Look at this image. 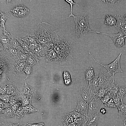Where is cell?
I'll return each mask as SVG.
<instances>
[{
  "label": "cell",
  "mask_w": 126,
  "mask_h": 126,
  "mask_svg": "<svg viewBox=\"0 0 126 126\" xmlns=\"http://www.w3.org/2000/svg\"><path fill=\"white\" fill-rule=\"evenodd\" d=\"M80 39L68 33L60 34L44 48L43 54L63 68L74 70L86 54Z\"/></svg>",
  "instance_id": "obj_1"
},
{
  "label": "cell",
  "mask_w": 126,
  "mask_h": 126,
  "mask_svg": "<svg viewBox=\"0 0 126 126\" xmlns=\"http://www.w3.org/2000/svg\"><path fill=\"white\" fill-rule=\"evenodd\" d=\"M110 67L108 60L97 56L87 48L85 56L75 69L85 82L84 94L90 95L108 88Z\"/></svg>",
  "instance_id": "obj_2"
},
{
  "label": "cell",
  "mask_w": 126,
  "mask_h": 126,
  "mask_svg": "<svg viewBox=\"0 0 126 126\" xmlns=\"http://www.w3.org/2000/svg\"><path fill=\"white\" fill-rule=\"evenodd\" d=\"M110 26L113 39V58H117L126 53V22L123 23L110 22Z\"/></svg>",
  "instance_id": "obj_3"
},
{
  "label": "cell",
  "mask_w": 126,
  "mask_h": 126,
  "mask_svg": "<svg viewBox=\"0 0 126 126\" xmlns=\"http://www.w3.org/2000/svg\"><path fill=\"white\" fill-rule=\"evenodd\" d=\"M18 21L23 24L29 26L38 25L44 19V15L34 7H24L16 15Z\"/></svg>",
  "instance_id": "obj_4"
},
{
  "label": "cell",
  "mask_w": 126,
  "mask_h": 126,
  "mask_svg": "<svg viewBox=\"0 0 126 126\" xmlns=\"http://www.w3.org/2000/svg\"><path fill=\"white\" fill-rule=\"evenodd\" d=\"M20 56L18 50L9 45L5 46L4 50L0 53V61L9 74L15 72L16 64Z\"/></svg>",
  "instance_id": "obj_5"
},
{
  "label": "cell",
  "mask_w": 126,
  "mask_h": 126,
  "mask_svg": "<svg viewBox=\"0 0 126 126\" xmlns=\"http://www.w3.org/2000/svg\"><path fill=\"white\" fill-rule=\"evenodd\" d=\"M16 22L11 17L2 18L0 17V40L4 41L3 44L4 46H9V42L7 40V34L10 30L13 28Z\"/></svg>",
  "instance_id": "obj_6"
},
{
  "label": "cell",
  "mask_w": 126,
  "mask_h": 126,
  "mask_svg": "<svg viewBox=\"0 0 126 126\" xmlns=\"http://www.w3.org/2000/svg\"><path fill=\"white\" fill-rule=\"evenodd\" d=\"M36 106L39 111L40 115L36 119L40 118L46 112L48 109V103L47 98L42 97L39 98L36 103Z\"/></svg>",
  "instance_id": "obj_7"
},
{
  "label": "cell",
  "mask_w": 126,
  "mask_h": 126,
  "mask_svg": "<svg viewBox=\"0 0 126 126\" xmlns=\"http://www.w3.org/2000/svg\"><path fill=\"white\" fill-rule=\"evenodd\" d=\"M13 76V80L14 82L19 86H25L27 82L26 75L22 73L15 72L11 74Z\"/></svg>",
  "instance_id": "obj_8"
},
{
  "label": "cell",
  "mask_w": 126,
  "mask_h": 126,
  "mask_svg": "<svg viewBox=\"0 0 126 126\" xmlns=\"http://www.w3.org/2000/svg\"><path fill=\"white\" fill-rule=\"evenodd\" d=\"M97 1L99 3L101 4L102 5L104 6L105 7L106 11V20L104 21V24H103V27L104 26L106 25H109L110 23V21L109 20V9L111 7H115L118 8L117 6H115V5L111 4L110 1L109 0H99Z\"/></svg>",
  "instance_id": "obj_9"
},
{
  "label": "cell",
  "mask_w": 126,
  "mask_h": 126,
  "mask_svg": "<svg viewBox=\"0 0 126 126\" xmlns=\"http://www.w3.org/2000/svg\"><path fill=\"white\" fill-rule=\"evenodd\" d=\"M95 113H96V119L98 120L100 118H106L105 112L103 109L100 108H98V107H97L95 110Z\"/></svg>",
  "instance_id": "obj_10"
},
{
  "label": "cell",
  "mask_w": 126,
  "mask_h": 126,
  "mask_svg": "<svg viewBox=\"0 0 126 126\" xmlns=\"http://www.w3.org/2000/svg\"><path fill=\"white\" fill-rule=\"evenodd\" d=\"M40 91L41 94L43 96L47 98L51 95L52 93L51 90L44 87L41 88Z\"/></svg>",
  "instance_id": "obj_11"
},
{
  "label": "cell",
  "mask_w": 126,
  "mask_h": 126,
  "mask_svg": "<svg viewBox=\"0 0 126 126\" xmlns=\"http://www.w3.org/2000/svg\"><path fill=\"white\" fill-rule=\"evenodd\" d=\"M97 124L98 126H106L107 124V122L106 118L98 119L97 121Z\"/></svg>",
  "instance_id": "obj_12"
},
{
  "label": "cell",
  "mask_w": 126,
  "mask_h": 126,
  "mask_svg": "<svg viewBox=\"0 0 126 126\" xmlns=\"http://www.w3.org/2000/svg\"><path fill=\"white\" fill-rule=\"evenodd\" d=\"M10 126H24L22 124L17 121L14 120L12 118L11 122L10 123Z\"/></svg>",
  "instance_id": "obj_13"
},
{
  "label": "cell",
  "mask_w": 126,
  "mask_h": 126,
  "mask_svg": "<svg viewBox=\"0 0 126 126\" xmlns=\"http://www.w3.org/2000/svg\"><path fill=\"white\" fill-rule=\"evenodd\" d=\"M10 124H7V125H5V126H10Z\"/></svg>",
  "instance_id": "obj_14"
},
{
  "label": "cell",
  "mask_w": 126,
  "mask_h": 126,
  "mask_svg": "<svg viewBox=\"0 0 126 126\" xmlns=\"http://www.w3.org/2000/svg\"><path fill=\"white\" fill-rule=\"evenodd\" d=\"M38 126H40V124H39V123H38Z\"/></svg>",
  "instance_id": "obj_15"
}]
</instances>
